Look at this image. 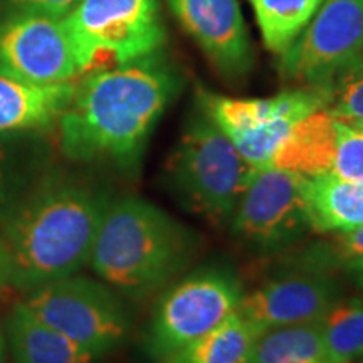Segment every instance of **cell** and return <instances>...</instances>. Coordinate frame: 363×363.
<instances>
[{"label":"cell","instance_id":"1","mask_svg":"<svg viewBox=\"0 0 363 363\" xmlns=\"http://www.w3.org/2000/svg\"><path fill=\"white\" fill-rule=\"evenodd\" d=\"M174 67L155 54L89 72L59 116V143L74 162L140 165L153 126L179 94Z\"/></svg>","mask_w":363,"mask_h":363},{"label":"cell","instance_id":"2","mask_svg":"<svg viewBox=\"0 0 363 363\" xmlns=\"http://www.w3.org/2000/svg\"><path fill=\"white\" fill-rule=\"evenodd\" d=\"M108 197L69 175H44L0 222L9 284L33 291L89 264Z\"/></svg>","mask_w":363,"mask_h":363},{"label":"cell","instance_id":"3","mask_svg":"<svg viewBox=\"0 0 363 363\" xmlns=\"http://www.w3.org/2000/svg\"><path fill=\"white\" fill-rule=\"evenodd\" d=\"M192 230L143 199L110 201L104 211L89 266L98 278L126 296H152L192 261Z\"/></svg>","mask_w":363,"mask_h":363},{"label":"cell","instance_id":"4","mask_svg":"<svg viewBox=\"0 0 363 363\" xmlns=\"http://www.w3.org/2000/svg\"><path fill=\"white\" fill-rule=\"evenodd\" d=\"M256 172L199 106L167 160L165 182L182 208L224 229Z\"/></svg>","mask_w":363,"mask_h":363},{"label":"cell","instance_id":"5","mask_svg":"<svg viewBox=\"0 0 363 363\" xmlns=\"http://www.w3.org/2000/svg\"><path fill=\"white\" fill-rule=\"evenodd\" d=\"M65 24L83 74L147 57L165 40L157 0H79Z\"/></svg>","mask_w":363,"mask_h":363},{"label":"cell","instance_id":"6","mask_svg":"<svg viewBox=\"0 0 363 363\" xmlns=\"http://www.w3.org/2000/svg\"><path fill=\"white\" fill-rule=\"evenodd\" d=\"M201 108L229 136L239 153L256 170L269 167L276 150L303 118L325 110V84L299 86L271 98L238 99L201 91Z\"/></svg>","mask_w":363,"mask_h":363},{"label":"cell","instance_id":"7","mask_svg":"<svg viewBox=\"0 0 363 363\" xmlns=\"http://www.w3.org/2000/svg\"><path fill=\"white\" fill-rule=\"evenodd\" d=\"M22 303L45 325L101 357L130 333V316L115 291L84 276L35 288Z\"/></svg>","mask_w":363,"mask_h":363},{"label":"cell","instance_id":"8","mask_svg":"<svg viewBox=\"0 0 363 363\" xmlns=\"http://www.w3.org/2000/svg\"><path fill=\"white\" fill-rule=\"evenodd\" d=\"M242 286L230 272L206 269L162 294L148 326L147 348L155 360L180 350L238 313Z\"/></svg>","mask_w":363,"mask_h":363},{"label":"cell","instance_id":"9","mask_svg":"<svg viewBox=\"0 0 363 363\" xmlns=\"http://www.w3.org/2000/svg\"><path fill=\"white\" fill-rule=\"evenodd\" d=\"M230 233L244 246L276 252L311 233L305 177L281 169L254 174L230 220Z\"/></svg>","mask_w":363,"mask_h":363},{"label":"cell","instance_id":"10","mask_svg":"<svg viewBox=\"0 0 363 363\" xmlns=\"http://www.w3.org/2000/svg\"><path fill=\"white\" fill-rule=\"evenodd\" d=\"M0 74L30 84L71 83L83 76L65 17L21 9L2 17Z\"/></svg>","mask_w":363,"mask_h":363},{"label":"cell","instance_id":"11","mask_svg":"<svg viewBox=\"0 0 363 363\" xmlns=\"http://www.w3.org/2000/svg\"><path fill=\"white\" fill-rule=\"evenodd\" d=\"M363 51V0H323L313 19L279 54L283 78L325 84L338 66Z\"/></svg>","mask_w":363,"mask_h":363},{"label":"cell","instance_id":"12","mask_svg":"<svg viewBox=\"0 0 363 363\" xmlns=\"http://www.w3.org/2000/svg\"><path fill=\"white\" fill-rule=\"evenodd\" d=\"M338 299L340 286L331 276L299 269L244 294L238 313L261 333L276 326L321 320Z\"/></svg>","mask_w":363,"mask_h":363},{"label":"cell","instance_id":"13","mask_svg":"<svg viewBox=\"0 0 363 363\" xmlns=\"http://www.w3.org/2000/svg\"><path fill=\"white\" fill-rule=\"evenodd\" d=\"M169 6L225 79L246 78L254 56L238 0H169Z\"/></svg>","mask_w":363,"mask_h":363},{"label":"cell","instance_id":"14","mask_svg":"<svg viewBox=\"0 0 363 363\" xmlns=\"http://www.w3.org/2000/svg\"><path fill=\"white\" fill-rule=\"evenodd\" d=\"M76 84H30L0 74V135L40 130L59 120Z\"/></svg>","mask_w":363,"mask_h":363},{"label":"cell","instance_id":"15","mask_svg":"<svg viewBox=\"0 0 363 363\" xmlns=\"http://www.w3.org/2000/svg\"><path fill=\"white\" fill-rule=\"evenodd\" d=\"M6 331L17 363H93L101 357L45 325L24 303L9 313Z\"/></svg>","mask_w":363,"mask_h":363},{"label":"cell","instance_id":"16","mask_svg":"<svg viewBox=\"0 0 363 363\" xmlns=\"http://www.w3.org/2000/svg\"><path fill=\"white\" fill-rule=\"evenodd\" d=\"M311 233L342 234L363 225V182L325 174L305 177Z\"/></svg>","mask_w":363,"mask_h":363},{"label":"cell","instance_id":"17","mask_svg":"<svg viewBox=\"0 0 363 363\" xmlns=\"http://www.w3.org/2000/svg\"><path fill=\"white\" fill-rule=\"evenodd\" d=\"M335 148V116L318 110L291 130L267 169H281L303 177L330 174Z\"/></svg>","mask_w":363,"mask_h":363},{"label":"cell","instance_id":"18","mask_svg":"<svg viewBox=\"0 0 363 363\" xmlns=\"http://www.w3.org/2000/svg\"><path fill=\"white\" fill-rule=\"evenodd\" d=\"M257 335L259 331L254 330L239 313H234L203 337L157 363H249Z\"/></svg>","mask_w":363,"mask_h":363},{"label":"cell","instance_id":"19","mask_svg":"<svg viewBox=\"0 0 363 363\" xmlns=\"http://www.w3.org/2000/svg\"><path fill=\"white\" fill-rule=\"evenodd\" d=\"M249 363H328L320 320L261 331Z\"/></svg>","mask_w":363,"mask_h":363},{"label":"cell","instance_id":"20","mask_svg":"<svg viewBox=\"0 0 363 363\" xmlns=\"http://www.w3.org/2000/svg\"><path fill=\"white\" fill-rule=\"evenodd\" d=\"M262 43L271 52L286 51L313 19L323 0H249Z\"/></svg>","mask_w":363,"mask_h":363},{"label":"cell","instance_id":"21","mask_svg":"<svg viewBox=\"0 0 363 363\" xmlns=\"http://www.w3.org/2000/svg\"><path fill=\"white\" fill-rule=\"evenodd\" d=\"M328 363L363 358V299L340 298L320 320Z\"/></svg>","mask_w":363,"mask_h":363},{"label":"cell","instance_id":"22","mask_svg":"<svg viewBox=\"0 0 363 363\" xmlns=\"http://www.w3.org/2000/svg\"><path fill=\"white\" fill-rule=\"evenodd\" d=\"M328 103L325 110L338 120L363 121V51L345 61L325 83Z\"/></svg>","mask_w":363,"mask_h":363},{"label":"cell","instance_id":"23","mask_svg":"<svg viewBox=\"0 0 363 363\" xmlns=\"http://www.w3.org/2000/svg\"><path fill=\"white\" fill-rule=\"evenodd\" d=\"M39 179L34 162L11 142L0 138V222L11 214Z\"/></svg>","mask_w":363,"mask_h":363},{"label":"cell","instance_id":"24","mask_svg":"<svg viewBox=\"0 0 363 363\" xmlns=\"http://www.w3.org/2000/svg\"><path fill=\"white\" fill-rule=\"evenodd\" d=\"M330 239L311 244L298 254V266L303 271L330 272L363 257V225L342 234H330Z\"/></svg>","mask_w":363,"mask_h":363},{"label":"cell","instance_id":"25","mask_svg":"<svg viewBox=\"0 0 363 363\" xmlns=\"http://www.w3.org/2000/svg\"><path fill=\"white\" fill-rule=\"evenodd\" d=\"M331 175L363 182V130L335 118V148Z\"/></svg>","mask_w":363,"mask_h":363},{"label":"cell","instance_id":"26","mask_svg":"<svg viewBox=\"0 0 363 363\" xmlns=\"http://www.w3.org/2000/svg\"><path fill=\"white\" fill-rule=\"evenodd\" d=\"M9 4L21 11L40 12L52 17H66L78 6L79 0H9Z\"/></svg>","mask_w":363,"mask_h":363},{"label":"cell","instance_id":"27","mask_svg":"<svg viewBox=\"0 0 363 363\" xmlns=\"http://www.w3.org/2000/svg\"><path fill=\"white\" fill-rule=\"evenodd\" d=\"M343 272H347V276L355 283L358 288L363 289V257L358 259L348 261L347 264L342 266Z\"/></svg>","mask_w":363,"mask_h":363},{"label":"cell","instance_id":"28","mask_svg":"<svg viewBox=\"0 0 363 363\" xmlns=\"http://www.w3.org/2000/svg\"><path fill=\"white\" fill-rule=\"evenodd\" d=\"M7 284H9V261H7L6 249H4L2 240H0V289Z\"/></svg>","mask_w":363,"mask_h":363},{"label":"cell","instance_id":"29","mask_svg":"<svg viewBox=\"0 0 363 363\" xmlns=\"http://www.w3.org/2000/svg\"><path fill=\"white\" fill-rule=\"evenodd\" d=\"M4 357H6V340H4L2 330H0V363H4Z\"/></svg>","mask_w":363,"mask_h":363},{"label":"cell","instance_id":"30","mask_svg":"<svg viewBox=\"0 0 363 363\" xmlns=\"http://www.w3.org/2000/svg\"><path fill=\"white\" fill-rule=\"evenodd\" d=\"M352 125H355V126H358V128L363 130V121H357V123H352Z\"/></svg>","mask_w":363,"mask_h":363},{"label":"cell","instance_id":"31","mask_svg":"<svg viewBox=\"0 0 363 363\" xmlns=\"http://www.w3.org/2000/svg\"><path fill=\"white\" fill-rule=\"evenodd\" d=\"M360 363H363V362H360Z\"/></svg>","mask_w":363,"mask_h":363}]
</instances>
